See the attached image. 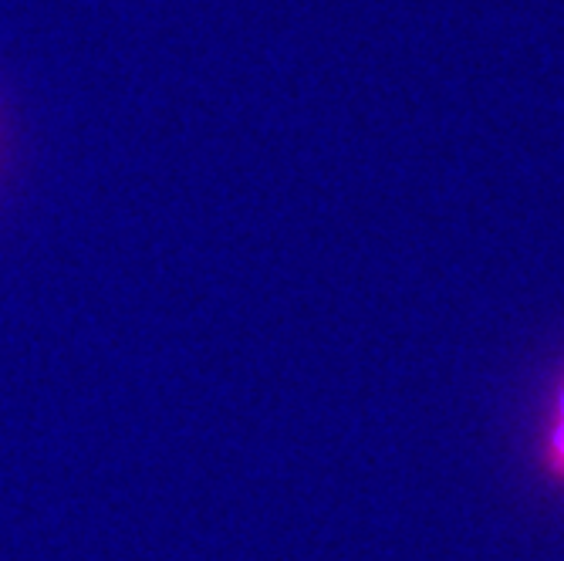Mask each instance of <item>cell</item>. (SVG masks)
Listing matches in <instances>:
<instances>
[{"label":"cell","instance_id":"2","mask_svg":"<svg viewBox=\"0 0 564 561\" xmlns=\"http://www.w3.org/2000/svg\"><path fill=\"white\" fill-rule=\"evenodd\" d=\"M0 166H4V122H0Z\"/></svg>","mask_w":564,"mask_h":561},{"label":"cell","instance_id":"1","mask_svg":"<svg viewBox=\"0 0 564 561\" xmlns=\"http://www.w3.org/2000/svg\"><path fill=\"white\" fill-rule=\"evenodd\" d=\"M541 467L547 474V481H554L557 487H564V379L554 389V402H551V420L544 427V440H541Z\"/></svg>","mask_w":564,"mask_h":561}]
</instances>
